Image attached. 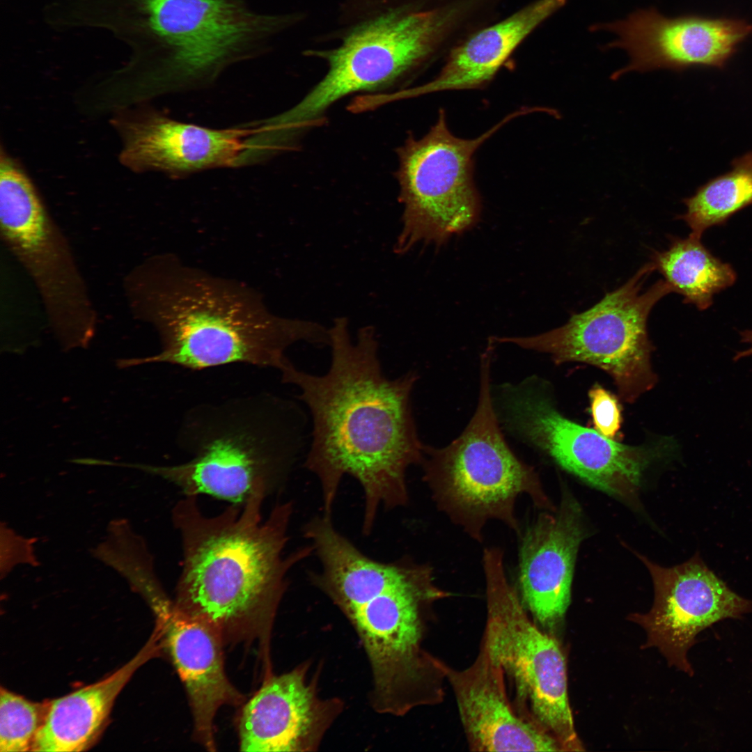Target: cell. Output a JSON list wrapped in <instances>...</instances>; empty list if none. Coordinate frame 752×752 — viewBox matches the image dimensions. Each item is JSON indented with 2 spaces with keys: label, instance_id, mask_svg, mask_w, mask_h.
<instances>
[{
  "label": "cell",
  "instance_id": "obj_11",
  "mask_svg": "<svg viewBox=\"0 0 752 752\" xmlns=\"http://www.w3.org/2000/svg\"><path fill=\"white\" fill-rule=\"evenodd\" d=\"M537 379L502 386L501 412L506 427L560 467L590 485L622 499L636 496L646 470L675 449L663 439L623 444L562 414Z\"/></svg>",
  "mask_w": 752,
  "mask_h": 752
},
{
  "label": "cell",
  "instance_id": "obj_22",
  "mask_svg": "<svg viewBox=\"0 0 752 752\" xmlns=\"http://www.w3.org/2000/svg\"><path fill=\"white\" fill-rule=\"evenodd\" d=\"M159 641V636L155 631L146 645L110 675L49 702L31 751H82L91 746L121 690L135 671L158 652Z\"/></svg>",
  "mask_w": 752,
  "mask_h": 752
},
{
  "label": "cell",
  "instance_id": "obj_9",
  "mask_svg": "<svg viewBox=\"0 0 752 752\" xmlns=\"http://www.w3.org/2000/svg\"><path fill=\"white\" fill-rule=\"evenodd\" d=\"M524 110L474 139L454 135L446 113L422 138H409L398 150L397 178L403 205L401 230L394 244L397 253L417 245L439 247L451 237L475 226L481 214V199L473 180V156L501 127Z\"/></svg>",
  "mask_w": 752,
  "mask_h": 752
},
{
  "label": "cell",
  "instance_id": "obj_7",
  "mask_svg": "<svg viewBox=\"0 0 752 752\" xmlns=\"http://www.w3.org/2000/svg\"><path fill=\"white\" fill-rule=\"evenodd\" d=\"M655 269L652 261L645 264L624 285L588 310L573 313L560 327L535 336L492 340L547 354L556 364L581 362L599 368L611 377L620 398L634 402L657 382L647 322L654 306L672 292L662 279L641 292Z\"/></svg>",
  "mask_w": 752,
  "mask_h": 752
},
{
  "label": "cell",
  "instance_id": "obj_19",
  "mask_svg": "<svg viewBox=\"0 0 752 752\" xmlns=\"http://www.w3.org/2000/svg\"><path fill=\"white\" fill-rule=\"evenodd\" d=\"M305 668L271 675L247 701L239 721L242 751H311L340 706L318 698Z\"/></svg>",
  "mask_w": 752,
  "mask_h": 752
},
{
  "label": "cell",
  "instance_id": "obj_5",
  "mask_svg": "<svg viewBox=\"0 0 752 752\" xmlns=\"http://www.w3.org/2000/svg\"><path fill=\"white\" fill-rule=\"evenodd\" d=\"M297 412L267 393L196 405L184 414L177 434L190 459L146 469L185 496L244 504L255 489L273 490L288 473L299 446Z\"/></svg>",
  "mask_w": 752,
  "mask_h": 752
},
{
  "label": "cell",
  "instance_id": "obj_18",
  "mask_svg": "<svg viewBox=\"0 0 752 752\" xmlns=\"http://www.w3.org/2000/svg\"><path fill=\"white\" fill-rule=\"evenodd\" d=\"M153 611L162 646L189 698L195 738L206 749L214 751V720L218 710L244 700L225 672L224 641L210 625L182 613L170 600Z\"/></svg>",
  "mask_w": 752,
  "mask_h": 752
},
{
  "label": "cell",
  "instance_id": "obj_12",
  "mask_svg": "<svg viewBox=\"0 0 752 752\" xmlns=\"http://www.w3.org/2000/svg\"><path fill=\"white\" fill-rule=\"evenodd\" d=\"M451 9L393 12L353 30L342 45L324 56L329 70L295 106L287 121L304 129L318 123L324 111L343 97L394 81L424 61L455 17Z\"/></svg>",
  "mask_w": 752,
  "mask_h": 752
},
{
  "label": "cell",
  "instance_id": "obj_6",
  "mask_svg": "<svg viewBox=\"0 0 752 752\" xmlns=\"http://www.w3.org/2000/svg\"><path fill=\"white\" fill-rule=\"evenodd\" d=\"M492 351L480 361L476 409L462 432L446 446L424 445L423 480L440 510L472 538L483 539L490 519L519 532L515 504L526 494L538 508L554 511L535 469L520 460L502 433L492 391Z\"/></svg>",
  "mask_w": 752,
  "mask_h": 752
},
{
  "label": "cell",
  "instance_id": "obj_13",
  "mask_svg": "<svg viewBox=\"0 0 752 752\" xmlns=\"http://www.w3.org/2000/svg\"><path fill=\"white\" fill-rule=\"evenodd\" d=\"M637 555L650 572L655 597L648 613L630 614L629 620L645 630L646 648H657L670 665L692 675L687 654L697 634L721 620L740 618L752 602L731 590L698 554L671 567Z\"/></svg>",
  "mask_w": 752,
  "mask_h": 752
},
{
  "label": "cell",
  "instance_id": "obj_17",
  "mask_svg": "<svg viewBox=\"0 0 752 752\" xmlns=\"http://www.w3.org/2000/svg\"><path fill=\"white\" fill-rule=\"evenodd\" d=\"M553 512L539 515L524 531L518 565L521 600L549 631L561 624L570 605L575 559L585 537L581 508L569 492Z\"/></svg>",
  "mask_w": 752,
  "mask_h": 752
},
{
  "label": "cell",
  "instance_id": "obj_16",
  "mask_svg": "<svg viewBox=\"0 0 752 752\" xmlns=\"http://www.w3.org/2000/svg\"><path fill=\"white\" fill-rule=\"evenodd\" d=\"M442 667L471 751H563L552 735L510 700L504 671L483 642L467 668L455 669L443 661Z\"/></svg>",
  "mask_w": 752,
  "mask_h": 752
},
{
  "label": "cell",
  "instance_id": "obj_1",
  "mask_svg": "<svg viewBox=\"0 0 752 752\" xmlns=\"http://www.w3.org/2000/svg\"><path fill=\"white\" fill-rule=\"evenodd\" d=\"M331 363L322 375L291 362L283 383L299 389L312 416V441L304 462L321 487L323 513L331 515L340 482L356 479L364 495L362 531L373 528L380 507L391 510L409 501L407 469L421 464L424 445L414 422L412 393L417 374L395 379L383 373L375 329L365 326L351 338L348 321L336 318L329 328Z\"/></svg>",
  "mask_w": 752,
  "mask_h": 752
},
{
  "label": "cell",
  "instance_id": "obj_24",
  "mask_svg": "<svg viewBox=\"0 0 752 752\" xmlns=\"http://www.w3.org/2000/svg\"><path fill=\"white\" fill-rule=\"evenodd\" d=\"M683 202L687 211L678 218L688 225L690 234L698 238L707 229L723 225L752 205V152L735 159L731 171L701 185Z\"/></svg>",
  "mask_w": 752,
  "mask_h": 752
},
{
  "label": "cell",
  "instance_id": "obj_23",
  "mask_svg": "<svg viewBox=\"0 0 752 752\" xmlns=\"http://www.w3.org/2000/svg\"><path fill=\"white\" fill-rule=\"evenodd\" d=\"M651 258L672 292L681 295L684 303L700 311L709 308L714 296L737 280L731 265L714 256L701 238L691 234L687 238L673 237L666 250L655 251Z\"/></svg>",
  "mask_w": 752,
  "mask_h": 752
},
{
  "label": "cell",
  "instance_id": "obj_21",
  "mask_svg": "<svg viewBox=\"0 0 752 752\" xmlns=\"http://www.w3.org/2000/svg\"><path fill=\"white\" fill-rule=\"evenodd\" d=\"M566 1L536 0L499 22L480 29L451 50L433 79L397 93L396 97L484 87L522 41Z\"/></svg>",
  "mask_w": 752,
  "mask_h": 752
},
{
  "label": "cell",
  "instance_id": "obj_8",
  "mask_svg": "<svg viewBox=\"0 0 752 752\" xmlns=\"http://www.w3.org/2000/svg\"><path fill=\"white\" fill-rule=\"evenodd\" d=\"M487 620L481 640L515 691L514 703L560 743L563 751H583L567 696L565 659L558 641L529 618L518 591L507 579L503 551L483 554Z\"/></svg>",
  "mask_w": 752,
  "mask_h": 752
},
{
  "label": "cell",
  "instance_id": "obj_25",
  "mask_svg": "<svg viewBox=\"0 0 752 752\" xmlns=\"http://www.w3.org/2000/svg\"><path fill=\"white\" fill-rule=\"evenodd\" d=\"M48 703H35L1 688L0 751H31Z\"/></svg>",
  "mask_w": 752,
  "mask_h": 752
},
{
  "label": "cell",
  "instance_id": "obj_2",
  "mask_svg": "<svg viewBox=\"0 0 752 752\" xmlns=\"http://www.w3.org/2000/svg\"><path fill=\"white\" fill-rule=\"evenodd\" d=\"M125 290L135 316L155 327L162 350L142 362L191 370L235 363L281 372L285 352L304 341L329 345L328 329L278 316L240 282L191 267L173 254L152 256L127 276Z\"/></svg>",
  "mask_w": 752,
  "mask_h": 752
},
{
  "label": "cell",
  "instance_id": "obj_14",
  "mask_svg": "<svg viewBox=\"0 0 752 752\" xmlns=\"http://www.w3.org/2000/svg\"><path fill=\"white\" fill-rule=\"evenodd\" d=\"M591 29L615 33L616 40L606 47L624 49L629 56V63L611 76L615 80L631 72L680 71L698 65L721 68L752 33V24L693 15L668 17L650 8Z\"/></svg>",
  "mask_w": 752,
  "mask_h": 752
},
{
  "label": "cell",
  "instance_id": "obj_20",
  "mask_svg": "<svg viewBox=\"0 0 752 752\" xmlns=\"http://www.w3.org/2000/svg\"><path fill=\"white\" fill-rule=\"evenodd\" d=\"M303 531L320 563L309 579L343 613L400 583L418 565L407 558L386 563L366 556L324 513L307 522Z\"/></svg>",
  "mask_w": 752,
  "mask_h": 752
},
{
  "label": "cell",
  "instance_id": "obj_15",
  "mask_svg": "<svg viewBox=\"0 0 752 752\" xmlns=\"http://www.w3.org/2000/svg\"><path fill=\"white\" fill-rule=\"evenodd\" d=\"M123 141L120 162L135 172L184 178L203 171L237 167L256 123L217 129L175 120L143 107L113 120Z\"/></svg>",
  "mask_w": 752,
  "mask_h": 752
},
{
  "label": "cell",
  "instance_id": "obj_26",
  "mask_svg": "<svg viewBox=\"0 0 752 752\" xmlns=\"http://www.w3.org/2000/svg\"><path fill=\"white\" fill-rule=\"evenodd\" d=\"M594 429L614 439L622 424L621 411L617 398L599 385L588 393Z\"/></svg>",
  "mask_w": 752,
  "mask_h": 752
},
{
  "label": "cell",
  "instance_id": "obj_27",
  "mask_svg": "<svg viewBox=\"0 0 752 752\" xmlns=\"http://www.w3.org/2000/svg\"><path fill=\"white\" fill-rule=\"evenodd\" d=\"M739 334L741 336V341L749 344L750 346L746 350L738 352L734 357L735 361L752 355V329H746L741 331Z\"/></svg>",
  "mask_w": 752,
  "mask_h": 752
},
{
  "label": "cell",
  "instance_id": "obj_3",
  "mask_svg": "<svg viewBox=\"0 0 752 752\" xmlns=\"http://www.w3.org/2000/svg\"><path fill=\"white\" fill-rule=\"evenodd\" d=\"M71 30H105L127 45L136 100L211 86L236 63L262 56L290 15L262 13L245 0H65Z\"/></svg>",
  "mask_w": 752,
  "mask_h": 752
},
{
  "label": "cell",
  "instance_id": "obj_4",
  "mask_svg": "<svg viewBox=\"0 0 752 752\" xmlns=\"http://www.w3.org/2000/svg\"><path fill=\"white\" fill-rule=\"evenodd\" d=\"M267 494L258 487L242 510L233 504L214 517L201 512L196 496H185L173 509L183 549L173 604L210 625L224 642L267 637L288 572L313 553L309 545L283 556L292 505L278 503L263 520Z\"/></svg>",
  "mask_w": 752,
  "mask_h": 752
},
{
  "label": "cell",
  "instance_id": "obj_10",
  "mask_svg": "<svg viewBox=\"0 0 752 752\" xmlns=\"http://www.w3.org/2000/svg\"><path fill=\"white\" fill-rule=\"evenodd\" d=\"M0 228L6 246L32 279L47 318L64 341L86 342L95 312L68 240L26 173L1 151Z\"/></svg>",
  "mask_w": 752,
  "mask_h": 752
}]
</instances>
